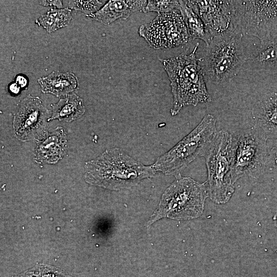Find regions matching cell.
Instances as JSON below:
<instances>
[{"label":"cell","instance_id":"cb8c5ba5","mask_svg":"<svg viewBox=\"0 0 277 277\" xmlns=\"http://www.w3.org/2000/svg\"><path fill=\"white\" fill-rule=\"evenodd\" d=\"M15 83L20 87L21 88L26 87L28 85V80L23 75H18L15 78Z\"/></svg>","mask_w":277,"mask_h":277},{"label":"cell","instance_id":"30bf717a","mask_svg":"<svg viewBox=\"0 0 277 277\" xmlns=\"http://www.w3.org/2000/svg\"><path fill=\"white\" fill-rule=\"evenodd\" d=\"M50 116L39 97L28 94L21 101L13 116L14 136L22 142L41 140L48 132Z\"/></svg>","mask_w":277,"mask_h":277},{"label":"cell","instance_id":"484cf974","mask_svg":"<svg viewBox=\"0 0 277 277\" xmlns=\"http://www.w3.org/2000/svg\"><path fill=\"white\" fill-rule=\"evenodd\" d=\"M273 219H274V222L275 227H276V229H277V213L274 215Z\"/></svg>","mask_w":277,"mask_h":277},{"label":"cell","instance_id":"ffe728a7","mask_svg":"<svg viewBox=\"0 0 277 277\" xmlns=\"http://www.w3.org/2000/svg\"><path fill=\"white\" fill-rule=\"evenodd\" d=\"M106 1H69L68 8L85 13L86 15L99 10L106 3Z\"/></svg>","mask_w":277,"mask_h":277},{"label":"cell","instance_id":"d6986e66","mask_svg":"<svg viewBox=\"0 0 277 277\" xmlns=\"http://www.w3.org/2000/svg\"><path fill=\"white\" fill-rule=\"evenodd\" d=\"M72 18L71 10L68 8L58 9L52 8L35 21L38 26H42L48 33H52L67 26Z\"/></svg>","mask_w":277,"mask_h":277},{"label":"cell","instance_id":"3957f363","mask_svg":"<svg viewBox=\"0 0 277 277\" xmlns=\"http://www.w3.org/2000/svg\"><path fill=\"white\" fill-rule=\"evenodd\" d=\"M243 34L234 29L212 38L200 58L205 77L215 84L231 81L248 57L244 51Z\"/></svg>","mask_w":277,"mask_h":277},{"label":"cell","instance_id":"2e32d148","mask_svg":"<svg viewBox=\"0 0 277 277\" xmlns=\"http://www.w3.org/2000/svg\"><path fill=\"white\" fill-rule=\"evenodd\" d=\"M51 114L48 122L53 120L71 122L82 116L85 112L82 98L72 92L60 98L56 103L51 105Z\"/></svg>","mask_w":277,"mask_h":277},{"label":"cell","instance_id":"d4e9b609","mask_svg":"<svg viewBox=\"0 0 277 277\" xmlns=\"http://www.w3.org/2000/svg\"><path fill=\"white\" fill-rule=\"evenodd\" d=\"M9 88L10 91L14 94H18L21 89L20 87L16 83L10 85Z\"/></svg>","mask_w":277,"mask_h":277},{"label":"cell","instance_id":"5bb4252c","mask_svg":"<svg viewBox=\"0 0 277 277\" xmlns=\"http://www.w3.org/2000/svg\"><path fill=\"white\" fill-rule=\"evenodd\" d=\"M255 125L261 128L267 137L277 136V93L264 95L252 109Z\"/></svg>","mask_w":277,"mask_h":277},{"label":"cell","instance_id":"4fadbf2b","mask_svg":"<svg viewBox=\"0 0 277 277\" xmlns=\"http://www.w3.org/2000/svg\"><path fill=\"white\" fill-rule=\"evenodd\" d=\"M146 1H107L97 12L86 15L105 25H109L118 19H127L132 13L142 10Z\"/></svg>","mask_w":277,"mask_h":277},{"label":"cell","instance_id":"9c48e42d","mask_svg":"<svg viewBox=\"0 0 277 277\" xmlns=\"http://www.w3.org/2000/svg\"><path fill=\"white\" fill-rule=\"evenodd\" d=\"M178 9L158 13L148 24L141 26L138 34L155 49H169L190 41L183 16Z\"/></svg>","mask_w":277,"mask_h":277},{"label":"cell","instance_id":"ba28073f","mask_svg":"<svg viewBox=\"0 0 277 277\" xmlns=\"http://www.w3.org/2000/svg\"><path fill=\"white\" fill-rule=\"evenodd\" d=\"M234 27L260 41L277 30V1H233Z\"/></svg>","mask_w":277,"mask_h":277},{"label":"cell","instance_id":"7402d4cb","mask_svg":"<svg viewBox=\"0 0 277 277\" xmlns=\"http://www.w3.org/2000/svg\"><path fill=\"white\" fill-rule=\"evenodd\" d=\"M18 277H70L55 268L39 267L32 269Z\"/></svg>","mask_w":277,"mask_h":277},{"label":"cell","instance_id":"8992f818","mask_svg":"<svg viewBox=\"0 0 277 277\" xmlns=\"http://www.w3.org/2000/svg\"><path fill=\"white\" fill-rule=\"evenodd\" d=\"M233 137L225 130L217 132L208 152L204 156L207 169L206 181L209 196L214 203H227L234 191L232 167Z\"/></svg>","mask_w":277,"mask_h":277},{"label":"cell","instance_id":"6da1fadb","mask_svg":"<svg viewBox=\"0 0 277 277\" xmlns=\"http://www.w3.org/2000/svg\"><path fill=\"white\" fill-rule=\"evenodd\" d=\"M84 168L87 183L112 190L130 188L157 172L152 165H144L118 147L107 149L86 162Z\"/></svg>","mask_w":277,"mask_h":277},{"label":"cell","instance_id":"e0dca14e","mask_svg":"<svg viewBox=\"0 0 277 277\" xmlns=\"http://www.w3.org/2000/svg\"><path fill=\"white\" fill-rule=\"evenodd\" d=\"M179 10L183 16L190 41L200 39L205 43L206 46L208 45L212 38L208 33L202 19L185 1H179Z\"/></svg>","mask_w":277,"mask_h":277},{"label":"cell","instance_id":"603a6c76","mask_svg":"<svg viewBox=\"0 0 277 277\" xmlns=\"http://www.w3.org/2000/svg\"><path fill=\"white\" fill-rule=\"evenodd\" d=\"M38 2L40 5L44 6H53L58 9L63 8L62 1H40Z\"/></svg>","mask_w":277,"mask_h":277},{"label":"cell","instance_id":"52a82bcc","mask_svg":"<svg viewBox=\"0 0 277 277\" xmlns=\"http://www.w3.org/2000/svg\"><path fill=\"white\" fill-rule=\"evenodd\" d=\"M267 138L264 131L256 125L233 138L234 183L244 176L256 179L262 174L266 162Z\"/></svg>","mask_w":277,"mask_h":277},{"label":"cell","instance_id":"4316f807","mask_svg":"<svg viewBox=\"0 0 277 277\" xmlns=\"http://www.w3.org/2000/svg\"><path fill=\"white\" fill-rule=\"evenodd\" d=\"M275 163L276 165L277 166V151L276 152V154L275 156Z\"/></svg>","mask_w":277,"mask_h":277},{"label":"cell","instance_id":"277c9868","mask_svg":"<svg viewBox=\"0 0 277 277\" xmlns=\"http://www.w3.org/2000/svg\"><path fill=\"white\" fill-rule=\"evenodd\" d=\"M216 118L206 115L199 124L172 148L152 164L156 171L177 178L181 172L197 157L204 156L217 134Z\"/></svg>","mask_w":277,"mask_h":277},{"label":"cell","instance_id":"44dd1931","mask_svg":"<svg viewBox=\"0 0 277 277\" xmlns=\"http://www.w3.org/2000/svg\"><path fill=\"white\" fill-rule=\"evenodd\" d=\"M179 1H148L142 11L144 13H168L179 9Z\"/></svg>","mask_w":277,"mask_h":277},{"label":"cell","instance_id":"8fae6325","mask_svg":"<svg viewBox=\"0 0 277 277\" xmlns=\"http://www.w3.org/2000/svg\"><path fill=\"white\" fill-rule=\"evenodd\" d=\"M212 38L234 29L233 1H185Z\"/></svg>","mask_w":277,"mask_h":277},{"label":"cell","instance_id":"7a4b0ae2","mask_svg":"<svg viewBox=\"0 0 277 277\" xmlns=\"http://www.w3.org/2000/svg\"><path fill=\"white\" fill-rule=\"evenodd\" d=\"M197 43L189 54H181L170 58H160L170 82L173 96L171 115H177L187 106L211 101L201 66L196 53Z\"/></svg>","mask_w":277,"mask_h":277},{"label":"cell","instance_id":"ac0fdd59","mask_svg":"<svg viewBox=\"0 0 277 277\" xmlns=\"http://www.w3.org/2000/svg\"><path fill=\"white\" fill-rule=\"evenodd\" d=\"M249 59L261 66L277 65V30L260 41L256 51Z\"/></svg>","mask_w":277,"mask_h":277},{"label":"cell","instance_id":"9a60e30c","mask_svg":"<svg viewBox=\"0 0 277 277\" xmlns=\"http://www.w3.org/2000/svg\"><path fill=\"white\" fill-rule=\"evenodd\" d=\"M44 93H51L60 98L74 92L79 87L77 77L70 72L53 71L37 80Z\"/></svg>","mask_w":277,"mask_h":277},{"label":"cell","instance_id":"5b68a950","mask_svg":"<svg viewBox=\"0 0 277 277\" xmlns=\"http://www.w3.org/2000/svg\"><path fill=\"white\" fill-rule=\"evenodd\" d=\"M209 196L206 182L200 183L189 177L176 178L162 194L158 207L148 225L163 218L190 220L200 216Z\"/></svg>","mask_w":277,"mask_h":277},{"label":"cell","instance_id":"7c38bea8","mask_svg":"<svg viewBox=\"0 0 277 277\" xmlns=\"http://www.w3.org/2000/svg\"><path fill=\"white\" fill-rule=\"evenodd\" d=\"M67 134L64 128L57 127L48 131L43 139L37 142L34 160L38 164H53L62 160L66 153Z\"/></svg>","mask_w":277,"mask_h":277}]
</instances>
